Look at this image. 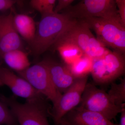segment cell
<instances>
[{
    "label": "cell",
    "mask_w": 125,
    "mask_h": 125,
    "mask_svg": "<svg viewBox=\"0 0 125 125\" xmlns=\"http://www.w3.org/2000/svg\"><path fill=\"white\" fill-rule=\"evenodd\" d=\"M1 101L9 108L20 125H50L49 110L42 97L27 100L24 103L4 96L1 97Z\"/></svg>",
    "instance_id": "obj_2"
},
{
    "label": "cell",
    "mask_w": 125,
    "mask_h": 125,
    "mask_svg": "<svg viewBox=\"0 0 125 125\" xmlns=\"http://www.w3.org/2000/svg\"><path fill=\"white\" fill-rule=\"evenodd\" d=\"M95 32L98 40L104 46L125 54V28L120 22L101 18L80 20Z\"/></svg>",
    "instance_id": "obj_5"
},
{
    "label": "cell",
    "mask_w": 125,
    "mask_h": 125,
    "mask_svg": "<svg viewBox=\"0 0 125 125\" xmlns=\"http://www.w3.org/2000/svg\"><path fill=\"white\" fill-rule=\"evenodd\" d=\"M2 85H2V83H1V81L0 80V87L2 86Z\"/></svg>",
    "instance_id": "obj_26"
},
{
    "label": "cell",
    "mask_w": 125,
    "mask_h": 125,
    "mask_svg": "<svg viewBox=\"0 0 125 125\" xmlns=\"http://www.w3.org/2000/svg\"><path fill=\"white\" fill-rule=\"evenodd\" d=\"M125 54L110 51L99 58L93 59L91 73L96 83H113L125 73Z\"/></svg>",
    "instance_id": "obj_6"
},
{
    "label": "cell",
    "mask_w": 125,
    "mask_h": 125,
    "mask_svg": "<svg viewBox=\"0 0 125 125\" xmlns=\"http://www.w3.org/2000/svg\"><path fill=\"white\" fill-rule=\"evenodd\" d=\"M60 38L73 42L84 55L93 60L101 57L111 51L97 39L87 24L80 20L73 19Z\"/></svg>",
    "instance_id": "obj_3"
},
{
    "label": "cell",
    "mask_w": 125,
    "mask_h": 125,
    "mask_svg": "<svg viewBox=\"0 0 125 125\" xmlns=\"http://www.w3.org/2000/svg\"><path fill=\"white\" fill-rule=\"evenodd\" d=\"M120 122L118 125H125V107H123L121 111Z\"/></svg>",
    "instance_id": "obj_24"
},
{
    "label": "cell",
    "mask_w": 125,
    "mask_h": 125,
    "mask_svg": "<svg viewBox=\"0 0 125 125\" xmlns=\"http://www.w3.org/2000/svg\"><path fill=\"white\" fill-rule=\"evenodd\" d=\"M61 120L69 125H118L101 114L79 106L68 112Z\"/></svg>",
    "instance_id": "obj_13"
},
{
    "label": "cell",
    "mask_w": 125,
    "mask_h": 125,
    "mask_svg": "<svg viewBox=\"0 0 125 125\" xmlns=\"http://www.w3.org/2000/svg\"><path fill=\"white\" fill-rule=\"evenodd\" d=\"M112 101L118 106H125V79L119 83H112L107 93Z\"/></svg>",
    "instance_id": "obj_18"
},
{
    "label": "cell",
    "mask_w": 125,
    "mask_h": 125,
    "mask_svg": "<svg viewBox=\"0 0 125 125\" xmlns=\"http://www.w3.org/2000/svg\"><path fill=\"white\" fill-rule=\"evenodd\" d=\"M116 3L118 15L120 19L121 24L125 28V0H115Z\"/></svg>",
    "instance_id": "obj_21"
},
{
    "label": "cell",
    "mask_w": 125,
    "mask_h": 125,
    "mask_svg": "<svg viewBox=\"0 0 125 125\" xmlns=\"http://www.w3.org/2000/svg\"><path fill=\"white\" fill-rule=\"evenodd\" d=\"M56 0H32L30 4L33 9L39 12L42 16L54 13Z\"/></svg>",
    "instance_id": "obj_19"
},
{
    "label": "cell",
    "mask_w": 125,
    "mask_h": 125,
    "mask_svg": "<svg viewBox=\"0 0 125 125\" xmlns=\"http://www.w3.org/2000/svg\"><path fill=\"white\" fill-rule=\"evenodd\" d=\"M79 106L98 113L111 121L120 113L123 107L114 104L107 93L93 83H87Z\"/></svg>",
    "instance_id": "obj_7"
},
{
    "label": "cell",
    "mask_w": 125,
    "mask_h": 125,
    "mask_svg": "<svg viewBox=\"0 0 125 125\" xmlns=\"http://www.w3.org/2000/svg\"><path fill=\"white\" fill-rule=\"evenodd\" d=\"M0 80L7 86L15 96L27 100L42 97L23 78L7 68L0 67Z\"/></svg>",
    "instance_id": "obj_10"
},
{
    "label": "cell",
    "mask_w": 125,
    "mask_h": 125,
    "mask_svg": "<svg viewBox=\"0 0 125 125\" xmlns=\"http://www.w3.org/2000/svg\"><path fill=\"white\" fill-rule=\"evenodd\" d=\"M73 20L62 13L42 16L30 44L34 55H40L53 47Z\"/></svg>",
    "instance_id": "obj_1"
},
{
    "label": "cell",
    "mask_w": 125,
    "mask_h": 125,
    "mask_svg": "<svg viewBox=\"0 0 125 125\" xmlns=\"http://www.w3.org/2000/svg\"><path fill=\"white\" fill-rule=\"evenodd\" d=\"M62 13L73 19L98 18L121 23L115 0H83L71 5Z\"/></svg>",
    "instance_id": "obj_4"
},
{
    "label": "cell",
    "mask_w": 125,
    "mask_h": 125,
    "mask_svg": "<svg viewBox=\"0 0 125 125\" xmlns=\"http://www.w3.org/2000/svg\"><path fill=\"white\" fill-rule=\"evenodd\" d=\"M1 58L10 68L18 73L23 71L30 66L28 55L21 49H16L6 52Z\"/></svg>",
    "instance_id": "obj_16"
},
{
    "label": "cell",
    "mask_w": 125,
    "mask_h": 125,
    "mask_svg": "<svg viewBox=\"0 0 125 125\" xmlns=\"http://www.w3.org/2000/svg\"><path fill=\"white\" fill-rule=\"evenodd\" d=\"M88 76L76 79L72 85L62 94L56 105L52 107L51 115L55 123L79 105L88 81Z\"/></svg>",
    "instance_id": "obj_9"
},
{
    "label": "cell",
    "mask_w": 125,
    "mask_h": 125,
    "mask_svg": "<svg viewBox=\"0 0 125 125\" xmlns=\"http://www.w3.org/2000/svg\"><path fill=\"white\" fill-rule=\"evenodd\" d=\"M13 22L19 36L30 44L33 40L36 30V24L33 18L24 14H17L14 16Z\"/></svg>",
    "instance_id": "obj_15"
},
{
    "label": "cell",
    "mask_w": 125,
    "mask_h": 125,
    "mask_svg": "<svg viewBox=\"0 0 125 125\" xmlns=\"http://www.w3.org/2000/svg\"><path fill=\"white\" fill-rule=\"evenodd\" d=\"M16 121L9 108L0 100V125H15Z\"/></svg>",
    "instance_id": "obj_20"
},
{
    "label": "cell",
    "mask_w": 125,
    "mask_h": 125,
    "mask_svg": "<svg viewBox=\"0 0 125 125\" xmlns=\"http://www.w3.org/2000/svg\"><path fill=\"white\" fill-rule=\"evenodd\" d=\"M42 62L47 69L54 86L60 93H64L76 80L68 66L64 63H59L49 58Z\"/></svg>",
    "instance_id": "obj_12"
},
{
    "label": "cell",
    "mask_w": 125,
    "mask_h": 125,
    "mask_svg": "<svg viewBox=\"0 0 125 125\" xmlns=\"http://www.w3.org/2000/svg\"><path fill=\"white\" fill-rule=\"evenodd\" d=\"M17 2L14 0H0V11L10 9Z\"/></svg>",
    "instance_id": "obj_23"
},
{
    "label": "cell",
    "mask_w": 125,
    "mask_h": 125,
    "mask_svg": "<svg viewBox=\"0 0 125 125\" xmlns=\"http://www.w3.org/2000/svg\"><path fill=\"white\" fill-rule=\"evenodd\" d=\"M12 12L0 16V57L8 52L21 49L22 40L14 26Z\"/></svg>",
    "instance_id": "obj_11"
},
{
    "label": "cell",
    "mask_w": 125,
    "mask_h": 125,
    "mask_svg": "<svg viewBox=\"0 0 125 125\" xmlns=\"http://www.w3.org/2000/svg\"><path fill=\"white\" fill-rule=\"evenodd\" d=\"M53 47L60 54L64 64L69 65L84 55L81 49L73 42L60 38Z\"/></svg>",
    "instance_id": "obj_14"
},
{
    "label": "cell",
    "mask_w": 125,
    "mask_h": 125,
    "mask_svg": "<svg viewBox=\"0 0 125 125\" xmlns=\"http://www.w3.org/2000/svg\"><path fill=\"white\" fill-rule=\"evenodd\" d=\"M93 59L84 55L71 64L67 65L75 79L88 76L92 71Z\"/></svg>",
    "instance_id": "obj_17"
},
{
    "label": "cell",
    "mask_w": 125,
    "mask_h": 125,
    "mask_svg": "<svg viewBox=\"0 0 125 125\" xmlns=\"http://www.w3.org/2000/svg\"><path fill=\"white\" fill-rule=\"evenodd\" d=\"M55 125H69L65 123L62 120H60L57 123H55Z\"/></svg>",
    "instance_id": "obj_25"
},
{
    "label": "cell",
    "mask_w": 125,
    "mask_h": 125,
    "mask_svg": "<svg viewBox=\"0 0 125 125\" xmlns=\"http://www.w3.org/2000/svg\"><path fill=\"white\" fill-rule=\"evenodd\" d=\"M36 91L45 96L55 106L62 94L56 88L50 78L47 69L42 62L18 72Z\"/></svg>",
    "instance_id": "obj_8"
},
{
    "label": "cell",
    "mask_w": 125,
    "mask_h": 125,
    "mask_svg": "<svg viewBox=\"0 0 125 125\" xmlns=\"http://www.w3.org/2000/svg\"><path fill=\"white\" fill-rule=\"evenodd\" d=\"M74 1L73 0H58L57 4L54 8V13H58V12L63 10L71 5Z\"/></svg>",
    "instance_id": "obj_22"
}]
</instances>
